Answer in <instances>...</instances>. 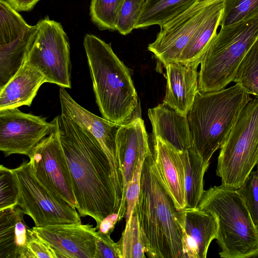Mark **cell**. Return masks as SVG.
Wrapping results in <instances>:
<instances>
[{"label":"cell","instance_id":"1","mask_svg":"<svg viewBox=\"0 0 258 258\" xmlns=\"http://www.w3.org/2000/svg\"><path fill=\"white\" fill-rule=\"evenodd\" d=\"M54 120L70 171L76 209L81 217L93 218L98 230L101 221L118 213L120 205L108 159L87 130L61 114Z\"/></svg>","mask_w":258,"mask_h":258},{"label":"cell","instance_id":"2","mask_svg":"<svg viewBox=\"0 0 258 258\" xmlns=\"http://www.w3.org/2000/svg\"><path fill=\"white\" fill-rule=\"evenodd\" d=\"M134 212L138 216L148 257L185 258L178 210L158 172L152 153L143 163Z\"/></svg>","mask_w":258,"mask_h":258},{"label":"cell","instance_id":"3","mask_svg":"<svg viewBox=\"0 0 258 258\" xmlns=\"http://www.w3.org/2000/svg\"><path fill=\"white\" fill-rule=\"evenodd\" d=\"M83 45L96 101L102 117L124 124L139 114L138 96L127 68L107 43L93 34Z\"/></svg>","mask_w":258,"mask_h":258},{"label":"cell","instance_id":"4","mask_svg":"<svg viewBox=\"0 0 258 258\" xmlns=\"http://www.w3.org/2000/svg\"><path fill=\"white\" fill-rule=\"evenodd\" d=\"M239 84L207 92L198 91L187 115L192 147L206 161L220 148L245 105L251 99Z\"/></svg>","mask_w":258,"mask_h":258},{"label":"cell","instance_id":"5","mask_svg":"<svg viewBox=\"0 0 258 258\" xmlns=\"http://www.w3.org/2000/svg\"><path fill=\"white\" fill-rule=\"evenodd\" d=\"M198 207L217 220L221 257H258L257 228L236 189L222 184L211 187L204 190Z\"/></svg>","mask_w":258,"mask_h":258},{"label":"cell","instance_id":"6","mask_svg":"<svg viewBox=\"0 0 258 258\" xmlns=\"http://www.w3.org/2000/svg\"><path fill=\"white\" fill-rule=\"evenodd\" d=\"M258 38V16L221 27L201 62L198 90L219 91L233 82L244 57Z\"/></svg>","mask_w":258,"mask_h":258},{"label":"cell","instance_id":"7","mask_svg":"<svg viewBox=\"0 0 258 258\" xmlns=\"http://www.w3.org/2000/svg\"><path fill=\"white\" fill-rule=\"evenodd\" d=\"M216 174L237 189L258 163V98L243 107L220 147Z\"/></svg>","mask_w":258,"mask_h":258},{"label":"cell","instance_id":"8","mask_svg":"<svg viewBox=\"0 0 258 258\" xmlns=\"http://www.w3.org/2000/svg\"><path fill=\"white\" fill-rule=\"evenodd\" d=\"M12 171L18 189V205L33 219L35 227L82 223L75 207L53 196L38 181L29 161Z\"/></svg>","mask_w":258,"mask_h":258},{"label":"cell","instance_id":"9","mask_svg":"<svg viewBox=\"0 0 258 258\" xmlns=\"http://www.w3.org/2000/svg\"><path fill=\"white\" fill-rule=\"evenodd\" d=\"M36 25V34L25 62L40 71L47 83L71 88L70 45L63 27L48 16Z\"/></svg>","mask_w":258,"mask_h":258},{"label":"cell","instance_id":"10","mask_svg":"<svg viewBox=\"0 0 258 258\" xmlns=\"http://www.w3.org/2000/svg\"><path fill=\"white\" fill-rule=\"evenodd\" d=\"M29 157L38 181L53 196L77 209L72 179L56 124L52 132L35 147Z\"/></svg>","mask_w":258,"mask_h":258},{"label":"cell","instance_id":"11","mask_svg":"<svg viewBox=\"0 0 258 258\" xmlns=\"http://www.w3.org/2000/svg\"><path fill=\"white\" fill-rule=\"evenodd\" d=\"M55 126L41 116L21 111L18 108L0 110V150L5 157L22 154L29 157L35 147Z\"/></svg>","mask_w":258,"mask_h":258},{"label":"cell","instance_id":"12","mask_svg":"<svg viewBox=\"0 0 258 258\" xmlns=\"http://www.w3.org/2000/svg\"><path fill=\"white\" fill-rule=\"evenodd\" d=\"M216 1L197 2L189 9L160 26L155 40L149 44L164 66L178 61L181 52Z\"/></svg>","mask_w":258,"mask_h":258},{"label":"cell","instance_id":"13","mask_svg":"<svg viewBox=\"0 0 258 258\" xmlns=\"http://www.w3.org/2000/svg\"><path fill=\"white\" fill-rule=\"evenodd\" d=\"M59 97L61 114L87 130L101 146L109 161L116 196L121 203L122 180L117 157L116 137L122 125L87 110L76 102L64 88H60Z\"/></svg>","mask_w":258,"mask_h":258},{"label":"cell","instance_id":"14","mask_svg":"<svg viewBox=\"0 0 258 258\" xmlns=\"http://www.w3.org/2000/svg\"><path fill=\"white\" fill-rule=\"evenodd\" d=\"M32 229L52 249L56 258H94L97 229L92 225L62 224Z\"/></svg>","mask_w":258,"mask_h":258},{"label":"cell","instance_id":"15","mask_svg":"<svg viewBox=\"0 0 258 258\" xmlns=\"http://www.w3.org/2000/svg\"><path fill=\"white\" fill-rule=\"evenodd\" d=\"M117 157L122 180V196L118 212V221L125 217V198L140 156L151 152L144 120L137 117L122 124L116 137Z\"/></svg>","mask_w":258,"mask_h":258},{"label":"cell","instance_id":"16","mask_svg":"<svg viewBox=\"0 0 258 258\" xmlns=\"http://www.w3.org/2000/svg\"><path fill=\"white\" fill-rule=\"evenodd\" d=\"M185 258H206L211 242L216 239L215 217L198 207L178 210Z\"/></svg>","mask_w":258,"mask_h":258},{"label":"cell","instance_id":"17","mask_svg":"<svg viewBox=\"0 0 258 258\" xmlns=\"http://www.w3.org/2000/svg\"><path fill=\"white\" fill-rule=\"evenodd\" d=\"M199 62H171L165 66L166 89L163 103L187 116L198 90Z\"/></svg>","mask_w":258,"mask_h":258},{"label":"cell","instance_id":"18","mask_svg":"<svg viewBox=\"0 0 258 258\" xmlns=\"http://www.w3.org/2000/svg\"><path fill=\"white\" fill-rule=\"evenodd\" d=\"M154 158L158 172L176 208L186 207L182 151L159 137L153 139Z\"/></svg>","mask_w":258,"mask_h":258},{"label":"cell","instance_id":"19","mask_svg":"<svg viewBox=\"0 0 258 258\" xmlns=\"http://www.w3.org/2000/svg\"><path fill=\"white\" fill-rule=\"evenodd\" d=\"M19 206L0 210V258H32L28 244L33 230Z\"/></svg>","mask_w":258,"mask_h":258},{"label":"cell","instance_id":"20","mask_svg":"<svg viewBox=\"0 0 258 258\" xmlns=\"http://www.w3.org/2000/svg\"><path fill=\"white\" fill-rule=\"evenodd\" d=\"M153 128V139L159 137L179 151L192 146L187 116L162 103L148 111Z\"/></svg>","mask_w":258,"mask_h":258},{"label":"cell","instance_id":"21","mask_svg":"<svg viewBox=\"0 0 258 258\" xmlns=\"http://www.w3.org/2000/svg\"><path fill=\"white\" fill-rule=\"evenodd\" d=\"M47 83L37 69L24 62L11 79L0 89V110L30 106L41 86Z\"/></svg>","mask_w":258,"mask_h":258},{"label":"cell","instance_id":"22","mask_svg":"<svg viewBox=\"0 0 258 258\" xmlns=\"http://www.w3.org/2000/svg\"><path fill=\"white\" fill-rule=\"evenodd\" d=\"M36 24L19 36L0 41V89L17 73L24 63L34 40Z\"/></svg>","mask_w":258,"mask_h":258},{"label":"cell","instance_id":"23","mask_svg":"<svg viewBox=\"0 0 258 258\" xmlns=\"http://www.w3.org/2000/svg\"><path fill=\"white\" fill-rule=\"evenodd\" d=\"M224 9V1H216L206 17L195 32L183 50L178 61L199 62L201 60L211 42L217 34Z\"/></svg>","mask_w":258,"mask_h":258},{"label":"cell","instance_id":"24","mask_svg":"<svg viewBox=\"0 0 258 258\" xmlns=\"http://www.w3.org/2000/svg\"><path fill=\"white\" fill-rule=\"evenodd\" d=\"M184 168L186 207L198 206L203 195L204 176L210 162L204 160L191 147L182 151Z\"/></svg>","mask_w":258,"mask_h":258},{"label":"cell","instance_id":"25","mask_svg":"<svg viewBox=\"0 0 258 258\" xmlns=\"http://www.w3.org/2000/svg\"><path fill=\"white\" fill-rule=\"evenodd\" d=\"M198 0H146L135 29L162 26L181 14Z\"/></svg>","mask_w":258,"mask_h":258},{"label":"cell","instance_id":"26","mask_svg":"<svg viewBox=\"0 0 258 258\" xmlns=\"http://www.w3.org/2000/svg\"><path fill=\"white\" fill-rule=\"evenodd\" d=\"M121 258H145V246L137 214L134 212L117 242Z\"/></svg>","mask_w":258,"mask_h":258},{"label":"cell","instance_id":"27","mask_svg":"<svg viewBox=\"0 0 258 258\" xmlns=\"http://www.w3.org/2000/svg\"><path fill=\"white\" fill-rule=\"evenodd\" d=\"M233 82L258 98V38L239 64Z\"/></svg>","mask_w":258,"mask_h":258},{"label":"cell","instance_id":"28","mask_svg":"<svg viewBox=\"0 0 258 258\" xmlns=\"http://www.w3.org/2000/svg\"><path fill=\"white\" fill-rule=\"evenodd\" d=\"M124 0H91L90 16L101 30L115 31L118 14Z\"/></svg>","mask_w":258,"mask_h":258},{"label":"cell","instance_id":"29","mask_svg":"<svg viewBox=\"0 0 258 258\" xmlns=\"http://www.w3.org/2000/svg\"><path fill=\"white\" fill-rule=\"evenodd\" d=\"M258 16V0H224L220 26H225Z\"/></svg>","mask_w":258,"mask_h":258},{"label":"cell","instance_id":"30","mask_svg":"<svg viewBox=\"0 0 258 258\" xmlns=\"http://www.w3.org/2000/svg\"><path fill=\"white\" fill-rule=\"evenodd\" d=\"M146 0H124L119 11L116 30L126 35L135 29Z\"/></svg>","mask_w":258,"mask_h":258},{"label":"cell","instance_id":"31","mask_svg":"<svg viewBox=\"0 0 258 258\" xmlns=\"http://www.w3.org/2000/svg\"><path fill=\"white\" fill-rule=\"evenodd\" d=\"M244 200L251 218L258 227V163L242 185L236 189Z\"/></svg>","mask_w":258,"mask_h":258},{"label":"cell","instance_id":"32","mask_svg":"<svg viewBox=\"0 0 258 258\" xmlns=\"http://www.w3.org/2000/svg\"><path fill=\"white\" fill-rule=\"evenodd\" d=\"M18 189L12 171L0 166V210L18 205Z\"/></svg>","mask_w":258,"mask_h":258},{"label":"cell","instance_id":"33","mask_svg":"<svg viewBox=\"0 0 258 258\" xmlns=\"http://www.w3.org/2000/svg\"><path fill=\"white\" fill-rule=\"evenodd\" d=\"M151 153V152L145 153L140 156L133 178L127 188L125 198L126 206L125 223L128 221L133 214L140 189L141 174L143 163L146 157Z\"/></svg>","mask_w":258,"mask_h":258},{"label":"cell","instance_id":"34","mask_svg":"<svg viewBox=\"0 0 258 258\" xmlns=\"http://www.w3.org/2000/svg\"><path fill=\"white\" fill-rule=\"evenodd\" d=\"M94 258H121L119 246L110 235L97 231Z\"/></svg>","mask_w":258,"mask_h":258},{"label":"cell","instance_id":"35","mask_svg":"<svg viewBox=\"0 0 258 258\" xmlns=\"http://www.w3.org/2000/svg\"><path fill=\"white\" fill-rule=\"evenodd\" d=\"M28 247L32 258H56L52 249L34 231L29 240Z\"/></svg>","mask_w":258,"mask_h":258},{"label":"cell","instance_id":"36","mask_svg":"<svg viewBox=\"0 0 258 258\" xmlns=\"http://www.w3.org/2000/svg\"><path fill=\"white\" fill-rule=\"evenodd\" d=\"M117 222H118V213L109 215L101 221L98 231L104 234L111 235Z\"/></svg>","mask_w":258,"mask_h":258},{"label":"cell","instance_id":"37","mask_svg":"<svg viewBox=\"0 0 258 258\" xmlns=\"http://www.w3.org/2000/svg\"><path fill=\"white\" fill-rule=\"evenodd\" d=\"M18 12H28L40 0H5Z\"/></svg>","mask_w":258,"mask_h":258},{"label":"cell","instance_id":"38","mask_svg":"<svg viewBox=\"0 0 258 258\" xmlns=\"http://www.w3.org/2000/svg\"><path fill=\"white\" fill-rule=\"evenodd\" d=\"M208 1V0H198V2H203V1ZM212 1H223L224 0H212Z\"/></svg>","mask_w":258,"mask_h":258},{"label":"cell","instance_id":"39","mask_svg":"<svg viewBox=\"0 0 258 258\" xmlns=\"http://www.w3.org/2000/svg\"><path fill=\"white\" fill-rule=\"evenodd\" d=\"M257 228V230H258V227Z\"/></svg>","mask_w":258,"mask_h":258}]
</instances>
